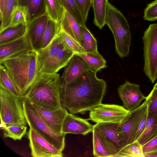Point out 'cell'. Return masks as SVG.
I'll use <instances>...</instances> for the list:
<instances>
[{
	"mask_svg": "<svg viewBox=\"0 0 157 157\" xmlns=\"http://www.w3.org/2000/svg\"><path fill=\"white\" fill-rule=\"evenodd\" d=\"M105 82L96 73L87 71L73 82L61 87L62 107L74 114H83L101 103L105 94Z\"/></svg>",
	"mask_w": 157,
	"mask_h": 157,
	"instance_id": "1",
	"label": "cell"
},
{
	"mask_svg": "<svg viewBox=\"0 0 157 157\" xmlns=\"http://www.w3.org/2000/svg\"><path fill=\"white\" fill-rule=\"evenodd\" d=\"M49 18L46 13L26 26V34L33 49L36 52L41 49L43 37Z\"/></svg>",
	"mask_w": 157,
	"mask_h": 157,
	"instance_id": "14",
	"label": "cell"
},
{
	"mask_svg": "<svg viewBox=\"0 0 157 157\" xmlns=\"http://www.w3.org/2000/svg\"><path fill=\"white\" fill-rule=\"evenodd\" d=\"M157 125V110L151 113H148L144 130L137 140L142 145L146 142Z\"/></svg>",
	"mask_w": 157,
	"mask_h": 157,
	"instance_id": "32",
	"label": "cell"
},
{
	"mask_svg": "<svg viewBox=\"0 0 157 157\" xmlns=\"http://www.w3.org/2000/svg\"><path fill=\"white\" fill-rule=\"evenodd\" d=\"M31 103L41 118L48 126L58 133H63V122L68 113L66 108L62 107L57 109L50 110Z\"/></svg>",
	"mask_w": 157,
	"mask_h": 157,
	"instance_id": "15",
	"label": "cell"
},
{
	"mask_svg": "<svg viewBox=\"0 0 157 157\" xmlns=\"http://www.w3.org/2000/svg\"><path fill=\"white\" fill-rule=\"evenodd\" d=\"M144 18L148 21L157 20V0L147 4L144 10Z\"/></svg>",
	"mask_w": 157,
	"mask_h": 157,
	"instance_id": "36",
	"label": "cell"
},
{
	"mask_svg": "<svg viewBox=\"0 0 157 157\" xmlns=\"http://www.w3.org/2000/svg\"><path fill=\"white\" fill-rule=\"evenodd\" d=\"M144 71L153 83L157 78V23L151 24L144 33Z\"/></svg>",
	"mask_w": 157,
	"mask_h": 157,
	"instance_id": "8",
	"label": "cell"
},
{
	"mask_svg": "<svg viewBox=\"0 0 157 157\" xmlns=\"http://www.w3.org/2000/svg\"><path fill=\"white\" fill-rule=\"evenodd\" d=\"M119 124L113 123H97L94 129L100 132L114 146L118 152L124 146L123 138L117 131Z\"/></svg>",
	"mask_w": 157,
	"mask_h": 157,
	"instance_id": "19",
	"label": "cell"
},
{
	"mask_svg": "<svg viewBox=\"0 0 157 157\" xmlns=\"http://www.w3.org/2000/svg\"><path fill=\"white\" fill-rule=\"evenodd\" d=\"M76 54L85 61L92 71L96 73L107 67L105 60L98 51Z\"/></svg>",
	"mask_w": 157,
	"mask_h": 157,
	"instance_id": "22",
	"label": "cell"
},
{
	"mask_svg": "<svg viewBox=\"0 0 157 157\" xmlns=\"http://www.w3.org/2000/svg\"><path fill=\"white\" fill-rule=\"evenodd\" d=\"M36 52L38 74L56 73L75 54L58 34L49 45Z\"/></svg>",
	"mask_w": 157,
	"mask_h": 157,
	"instance_id": "4",
	"label": "cell"
},
{
	"mask_svg": "<svg viewBox=\"0 0 157 157\" xmlns=\"http://www.w3.org/2000/svg\"><path fill=\"white\" fill-rule=\"evenodd\" d=\"M142 146L144 154L154 150L157 146V136L146 142Z\"/></svg>",
	"mask_w": 157,
	"mask_h": 157,
	"instance_id": "39",
	"label": "cell"
},
{
	"mask_svg": "<svg viewBox=\"0 0 157 157\" xmlns=\"http://www.w3.org/2000/svg\"><path fill=\"white\" fill-rule=\"evenodd\" d=\"M94 125L86 119L68 113L63 123L62 132L65 134L72 133L85 135L92 132Z\"/></svg>",
	"mask_w": 157,
	"mask_h": 157,
	"instance_id": "16",
	"label": "cell"
},
{
	"mask_svg": "<svg viewBox=\"0 0 157 157\" xmlns=\"http://www.w3.org/2000/svg\"><path fill=\"white\" fill-rule=\"evenodd\" d=\"M88 71H92L85 61L75 54L64 67L60 77L61 87L73 82Z\"/></svg>",
	"mask_w": 157,
	"mask_h": 157,
	"instance_id": "13",
	"label": "cell"
},
{
	"mask_svg": "<svg viewBox=\"0 0 157 157\" xmlns=\"http://www.w3.org/2000/svg\"><path fill=\"white\" fill-rule=\"evenodd\" d=\"M5 1L6 0H0V15H1L2 13Z\"/></svg>",
	"mask_w": 157,
	"mask_h": 157,
	"instance_id": "42",
	"label": "cell"
},
{
	"mask_svg": "<svg viewBox=\"0 0 157 157\" xmlns=\"http://www.w3.org/2000/svg\"><path fill=\"white\" fill-rule=\"evenodd\" d=\"M64 8L81 26H86L80 10L75 0H61Z\"/></svg>",
	"mask_w": 157,
	"mask_h": 157,
	"instance_id": "33",
	"label": "cell"
},
{
	"mask_svg": "<svg viewBox=\"0 0 157 157\" xmlns=\"http://www.w3.org/2000/svg\"><path fill=\"white\" fill-rule=\"evenodd\" d=\"M58 34L68 48L75 54L86 53L79 43L64 31L60 29Z\"/></svg>",
	"mask_w": 157,
	"mask_h": 157,
	"instance_id": "34",
	"label": "cell"
},
{
	"mask_svg": "<svg viewBox=\"0 0 157 157\" xmlns=\"http://www.w3.org/2000/svg\"><path fill=\"white\" fill-rule=\"evenodd\" d=\"M82 13L84 21H86L88 13L92 6V0H75Z\"/></svg>",
	"mask_w": 157,
	"mask_h": 157,
	"instance_id": "38",
	"label": "cell"
},
{
	"mask_svg": "<svg viewBox=\"0 0 157 157\" xmlns=\"http://www.w3.org/2000/svg\"><path fill=\"white\" fill-rule=\"evenodd\" d=\"M108 0H92L94 25L101 29L105 24Z\"/></svg>",
	"mask_w": 157,
	"mask_h": 157,
	"instance_id": "23",
	"label": "cell"
},
{
	"mask_svg": "<svg viewBox=\"0 0 157 157\" xmlns=\"http://www.w3.org/2000/svg\"><path fill=\"white\" fill-rule=\"evenodd\" d=\"M30 50H33L26 34L17 40L0 45V62L22 51Z\"/></svg>",
	"mask_w": 157,
	"mask_h": 157,
	"instance_id": "18",
	"label": "cell"
},
{
	"mask_svg": "<svg viewBox=\"0 0 157 157\" xmlns=\"http://www.w3.org/2000/svg\"><path fill=\"white\" fill-rule=\"evenodd\" d=\"M131 113L123 106L101 103L90 111L88 119L96 123L120 124L129 117Z\"/></svg>",
	"mask_w": 157,
	"mask_h": 157,
	"instance_id": "9",
	"label": "cell"
},
{
	"mask_svg": "<svg viewBox=\"0 0 157 157\" xmlns=\"http://www.w3.org/2000/svg\"><path fill=\"white\" fill-rule=\"evenodd\" d=\"M26 17V11L25 7L19 5L16 6L11 14L10 28L16 27L25 23Z\"/></svg>",
	"mask_w": 157,
	"mask_h": 157,
	"instance_id": "35",
	"label": "cell"
},
{
	"mask_svg": "<svg viewBox=\"0 0 157 157\" xmlns=\"http://www.w3.org/2000/svg\"><path fill=\"white\" fill-rule=\"evenodd\" d=\"M25 125L12 124L4 128L3 130L4 138L9 137L14 140H21L26 132Z\"/></svg>",
	"mask_w": 157,
	"mask_h": 157,
	"instance_id": "30",
	"label": "cell"
},
{
	"mask_svg": "<svg viewBox=\"0 0 157 157\" xmlns=\"http://www.w3.org/2000/svg\"><path fill=\"white\" fill-rule=\"evenodd\" d=\"M17 5L18 0H6L2 13L0 16V33L10 28L12 13L14 7Z\"/></svg>",
	"mask_w": 157,
	"mask_h": 157,
	"instance_id": "27",
	"label": "cell"
},
{
	"mask_svg": "<svg viewBox=\"0 0 157 157\" xmlns=\"http://www.w3.org/2000/svg\"><path fill=\"white\" fill-rule=\"evenodd\" d=\"M0 85L12 94L21 97L14 83L9 75L4 65L0 64Z\"/></svg>",
	"mask_w": 157,
	"mask_h": 157,
	"instance_id": "31",
	"label": "cell"
},
{
	"mask_svg": "<svg viewBox=\"0 0 157 157\" xmlns=\"http://www.w3.org/2000/svg\"><path fill=\"white\" fill-rule=\"evenodd\" d=\"M60 29V23L49 18L43 37L41 49L45 48L51 43L58 35Z\"/></svg>",
	"mask_w": 157,
	"mask_h": 157,
	"instance_id": "26",
	"label": "cell"
},
{
	"mask_svg": "<svg viewBox=\"0 0 157 157\" xmlns=\"http://www.w3.org/2000/svg\"><path fill=\"white\" fill-rule=\"evenodd\" d=\"M117 91L123 106L130 111L140 107L142 101L146 98L140 91L139 85L128 81L120 85Z\"/></svg>",
	"mask_w": 157,
	"mask_h": 157,
	"instance_id": "12",
	"label": "cell"
},
{
	"mask_svg": "<svg viewBox=\"0 0 157 157\" xmlns=\"http://www.w3.org/2000/svg\"><path fill=\"white\" fill-rule=\"evenodd\" d=\"M31 155L34 157H62L59 150L44 138L30 128L28 133Z\"/></svg>",
	"mask_w": 157,
	"mask_h": 157,
	"instance_id": "11",
	"label": "cell"
},
{
	"mask_svg": "<svg viewBox=\"0 0 157 157\" xmlns=\"http://www.w3.org/2000/svg\"><path fill=\"white\" fill-rule=\"evenodd\" d=\"M144 157H157V150H153L144 154Z\"/></svg>",
	"mask_w": 157,
	"mask_h": 157,
	"instance_id": "41",
	"label": "cell"
},
{
	"mask_svg": "<svg viewBox=\"0 0 157 157\" xmlns=\"http://www.w3.org/2000/svg\"><path fill=\"white\" fill-rule=\"evenodd\" d=\"M4 66L23 98L37 75V53L26 50L4 60Z\"/></svg>",
	"mask_w": 157,
	"mask_h": 157,
	"instance_id": "2",
	"label": "cell"
},
{
	"mask_svg": "<svg viewBox=\"0 0 157 157\" xmlns=\"http://www.w3.org/2000/svg\"><path fill=\"white\" fill-rule=\"evenodd\" d=\"M115 157H144L142 146L138 140L122 148Z\"/></svg>",
	"mask_w": 157,
	"mask_h": 157,
	"instance_id": "29",
	"label": "cell"
},
{
	"mask_svg": "<svg viewBox=\"0 0 157 157\" xmlns=\"http://www.w3.org/2000/svg\"><path fill=\"white\" fill-rule=\"evenodd\" d=\"M26 26L25 23L13 28H10L0 33V45L9 42L25 35Z\"/></svg>",
	"mask_w": 157,
	"mask_h": 157,
	"instance_id": "24",
	"label": "cell"
},
{
	"mask_svg": "<svg viewBox=\"0 0 157 157\" xmlns=\"http://www.w3.org/2000/svg\"><path fill=\"white\" fill-rule=\"evenodd\" d=\"M147 108L145 100L138 108L130 111L129 116L119 124L117 131L123 138L124 146L135 141L136 133Z\"/></svg>",
	"mask_w": 157,
	"mask_h": 157,
	"instance_id": "10",
	"label": "cell"
},
{
	"mask_svg": "<svg viewBox=\"0 0 157 157\" xmlns=\"http://www.w3.org/2000/svg\"><path fill=\"white\" fill-rule=\"evenodd\" d=\"M24 112L26 122L30 128L44 138L59 150L62 152L65 146V136L58 133L48 126L41 118L31 102L23 99Z\"/></svg>",
	"mask_w": 157,
	"mask_h": 157,
	"instance_id": "6",
	"label": "cell"
},
{
	"mask_svg": "<svg viewBox=\"0 0 157 157\" xmlns=\"http://www.w3.org/2000/svg\"><path fill=\"white\" fill-rule=\"evenodd\" d=\"M82 35L81 44L86 52L98 51L97 42L86 26H80Z\"/></svg>",
	"mask_w": 157,
	"mask_h": 157,
	"instance_id": "28",
	"label": "cell"
},
{
	"mask_svg": "<svg viewBox=\"0 0 157 157\" xmlns=\"http://www.w3.org/2000/svg\"><path fill=\"white\" fill-rule=\"evenodd\" d=\"M1 129L12 124H26L23 99L17 97L0 86Z\"/></svg>",
	"mask_w": 157,
	"mask_h": 157,
	"instance_id": "7",
	"label": "cell"
},
{
	"mask_svg": "<svg viewBox=\"0 0 157 157\" xmlns=\"http://www.w3.org/2000/svg\"><path fill=\"white\" fill-rule=\"evenodd\" d=\"M105 24L113 33L118 55L121 58L128 56L131 40L129 24L123 13L109 2Z\"/></svg>",
	"mask_w": 157,
	"mask_h": 157,
	"instance_id": "5",
	"label": "cell"
},
{
	"mask_svg": "<svg viewBox=\"0 0 157 157\" xmlns=\"http://www.w3.org/2000/svg\"><path fill=\"white\" fill-rule=\"evenodd\" d=\"M148 114L147 108L138 126L135 136V141L138 140L143 132L145 126Z\"/></svg>",
	"mask_w": 157,
	"mask_h": 157,
	"instance_id": "40",
	"label": "cell"
},
{
	"mask_svg": "<svg viewBox=\"0 0 157 157\" xmlns=\"http://www.w3.org/2000/svg\"><path fill=\"white\" fill-rule=\"evenodd\" d=\"M60 25L61 29L81 44L82 41L81 25L65 9L60 22Z\"/></svg>",
	"mask_w": 157,
	"mask_h": 157,
	"instance_id": "21",
	"label": "cell"
},
{
	"mask_svg": "<svg viewBox=\"0 0 157 157\" xmlns=\"http://www.w3.org/2000/svg\"><path fill=\"white\" fill-rule=\"evenodd\" d=\"M60 77L56 73L37 74L24 98L32 103L50 110L62 107L60 100Z\"/></svg>",
	"mask_w": 157,
	"mask_h": 157,
	"instance_id": "3",
	"label": "cell"
},
{
	"mask_svg": "<svg viewBox=\"0 0 157 157\" xmlns=\"http://www.w3.org/2000/svg\"><path fill=\"white\" fill-rule=\"evenodd\" d=\"M148 113L157 110V88H153L145 99Z\"/></svg>",
	"mask_w": 157,
	"mask_h": 157,
	"instance_id": "37",
	"label": "cell"
},
{
	"mask_svg": "<svg viewBox=\"0 0 157 157\" xmlns=\"http://www.w3.org/2000/svg\"><path fill=\"white\" fill-rule=\"evenodd\" d=\"M46 12L49 18L60 23L65 9L61 0H45Z\"/></svg>",
	"mask_w": 157,
	"mask_h": 157,
	"instance_id": "25",
	"label": "cell"
},
{
	"mask_svg": "<svg viewBox=\"0 0 157 157\" xmlns=\"http://www.w3.org/2000/svg\"><path fill=\"white\" fill-rule=\"evenodd\" d=\"M93 153L97 157H115L118 151L114 146L100 132L93 129Z\"/></svg>",
	"mask_w": 157,
	"mask_h": 157,
	"instance_id": "17",
	"label": "cell"
},
{
	"mask_svg": "<svg viewBox=\"0 0 157 157\" xmlns=\"http://www.w3.org/2000/svg\"><path fill=\"white\" fill-rule=\"evenodd\" d=\"M153 88H157V82L154 86Z\"/></svg>",
	"mask_w": 157,
	"mask_h": 157,
	"instance_id": "43",
	"label": "cell"
},
{
	"mask_svg": "<svg viewBox=\"0 0 157 157\" xmlns=\"http://www.w3.org/2000/svg\"><path fill=\"white\" fill-rule=\"evenodd\" d=\"M18 5L25 8L26 26L46 13L45 0H18Z\"/></svg>",
	"mask_w": 157,
	"mask_h": 157,
	"instance_id": "20",
	"label": "cell"
}]
</instances>
